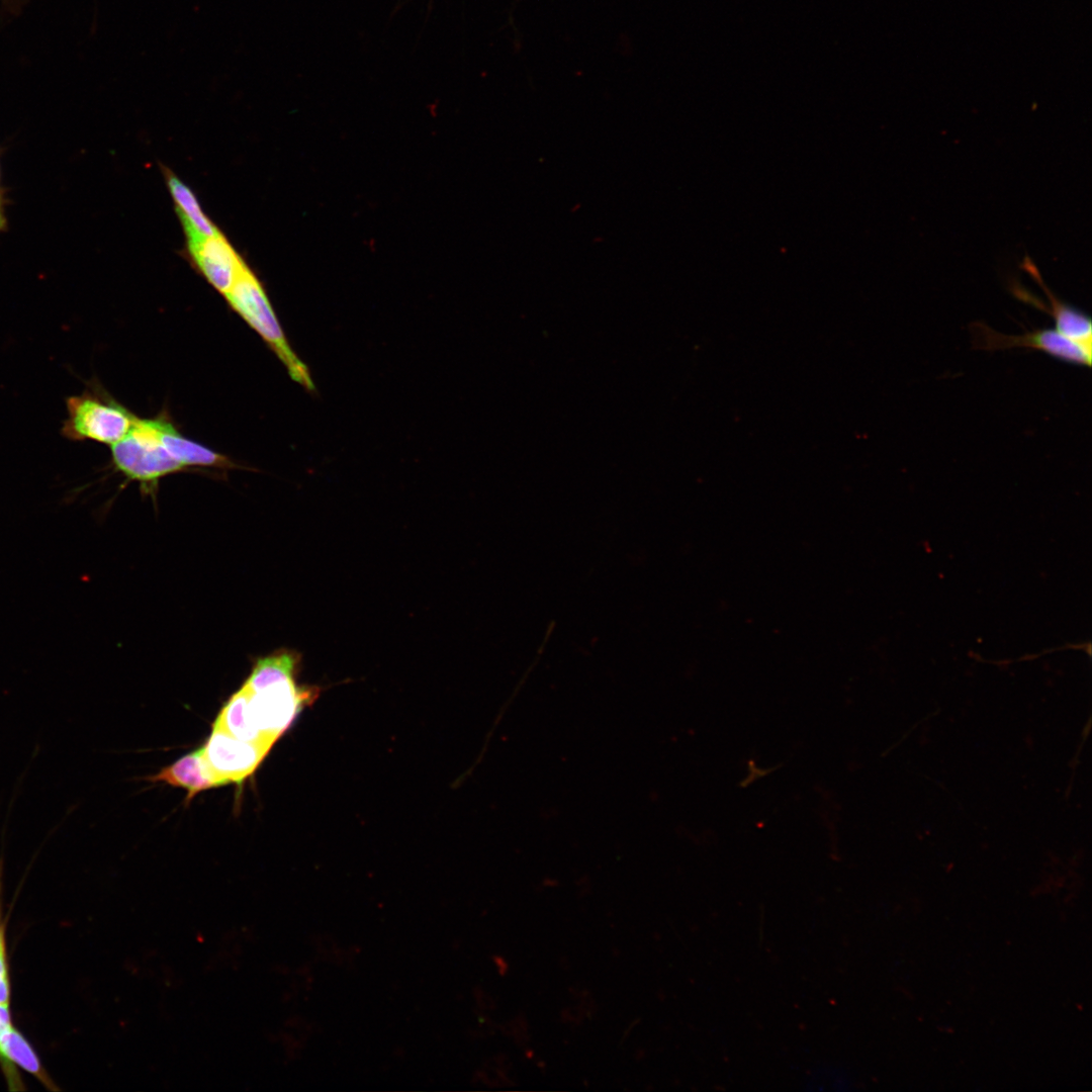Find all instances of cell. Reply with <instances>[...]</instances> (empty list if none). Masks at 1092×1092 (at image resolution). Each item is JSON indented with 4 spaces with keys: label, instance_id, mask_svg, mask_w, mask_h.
Masks as SVG:
<instances>
[{
    "label": "cell",
    "instance_id": "cell-11",
    "mask_svg": "<svg viewBox=\"0 0 1092 1092\" xmlns=\"http://www.w3.org/2000/svg\"><path fill=\"white\" fill-rule=\"evenodd\" d=\"M0 1062L10 1085L18 1089L13 1064L32 1074L48 1088L56 1090L54 1083L46 1073L40 1061L27 1039L13 1027L0 1035Z\"/></svg>",
    "mask_w": 1092,
    "mask_h": 1092
},
{
    "label": "cell",
    "instance_id": "cell-10",
    "mask_svg": "<svg viewBox=\"0 0 1092 1092\" xmlns=\"http://www.w3.org/2000/svg\"><path fill=\"white\" fill-rule=\"evenodd\" d=\"M148 781L185 789L188 802L202 791L222 786L208 770L201 749L182 756L171 765L148 778Z\"/></svg>",
    "mask_w": 1092,
    "mask_h": 1092
},
{
    "label": "cell",
    "instance_id": "cell-1",
    "mask_svg": "<svg viewBox=\"0 0 1092 1092\" xmlns=\"http://www.w3.org/2000/svg\"><path fill=\"white\" fill-rule=\"evenodd\" d=\"M299 665L298 652L279 649L258 658L242 686L256 726L273 745L321 694L318 687L297 681Z\"/></svg>",
    "mask_w": 1092,
    "mask_h": 1092
},
{
    "label": "cell",
    "instance_id": "cell-8",
    "mask_svg": "<svg viewBox=\"0 0 1092 1092\" xmlns=\"http://www.w3.org/2000/svg\"><path fill=\"white\" fill-rule=\"evenodd\" d=\"M155 420L161 444L186 470L191 467L223 470L236 467L226 456L184 437L167 416L160 415Z\"/></svg>",
    "mask_w": 1092,
    "mask_h": 1092
},
{
    "label": "cell",
    "instance_id": "cell-16",
    "mask_svg": "<svg viewBox=\"0 0 1092 1092\" xmlns=\"http://www.w3.org/2000/svg\"><path fill=\"white\" fill-rule=\"evenodd\" d=\"M6 199L0 183V233L7 230V217L5 213Z\"/></svg>",
    "mask_w": 1092,
    "mask_h": 1092
},
{
    "label": "cell",
    "instance_id": "cell-2",
    "mask_svg": "<svg viewBox=\"0 0 1092 1092\" xmlns=\"http://www.w3.org/2000/svg\"><path fill=\"white\" fill-rule=\"evenodd\" d=\"M223 296L229 306L260 336L282 362L291 379L306 389L313 390L314 384L307 366L289 345L262 283L248 266L241 271Z\"/></svg>",
    "mask_w": 1092,
    "mask_h": 1092
},
{
    "label": "cell",
    "instance_id": "cell-9",
    "mask_svg": "<svg viewBox=\"0 0 1092 1092\" xmlns=\"http://www.w3.org/2000/svg\"><path fill=\"white\" fill-rule=\"evenodd\" d=\"M1022 268L1029 273L1043 290L1050 303L1049 307L1043 308L1053 317L1055 329L1069 339L1088 348H1092V324L1090 316L1077 307L1060 300L1046 287L1040 273L1028 257L1024 258Z\"/></svg>",
    "mask_w": 1092,
    "mask_h": 1092
},
{
    "label": "cell",
    "instance_id": "cell-15",
    "mask_svg": "<svg viewBox=\"0 0 1092 1092\" xmlns=\"http://www.w3.org/2000/svg\"><path fill=\"white\" fill-rule=\"evenodd\" d=\"M12 1027L8 1006L0 1005V1035Z\"/></svg>",
    "mask_w": 1092,
    "mask_h": 1092
},
{
    "label": "cell",
    "instance_id": "cell-7",
    "mask_svg": "<svg viewBox=\"0 0 1092 1092\" xmlns=\"http://www.w3.org/2000/svg\"><path fill=\"white\" fill-rule=\"evenodd\" d=\"M194 266L207 282L224 295L247 266L222 234L187 242Z\"/></svg>",
    "mask_w": 1092,
    "mask_h": 1092
},
{
    "label": "cell",
    "instance_id": "cell-5",
    "mask_svg": "<svg viewBox=\"0 0 1092 1092\" xmlns=\"http://www.w3.org/2000/svg\"><path fill=\"white\" fill-rule=\"evenodd\" d=\"M972 346L978 350L1000 351L1025 348L1043 352L1056 359L1080 366L1091 365V348L1083 346L1055 328L1036 329L1021 335H1007L983 323L970 326Z\"/></svg>",
    "mask_w": 1092,
    "mask_h": 1092
},
{
    "label": "cell",
    "instance_id": "cell-3",
    "mask_svg": "<svg viewBox=\"0 0 1092 1092\" xmlns=\"http://www.w3.org/2000/svg\"><path fill=\"white\" fill-rule=\"evenodd\" d=\"M67 417L61 435L70 441H94L112 446L122 440L138 419L97 382L65 399Z\"/></svg>",
    "mask_w": 1092,
    "mask_h": 1092
},
{
    "label": "cell",
    "instance_id": "cell-6",
    "mask_svg": "<svg viewBox=\"0 0 1092 1092\" xmlns=\"http://www.w3.org/2000/svg\"><path fill=\"white\" fill-rule=\"evenodd\" d=\"M200 749L208 770L222 786L242 785L270 751L264 745L238 739L216 728H212Z\"/></svg>",
    "mask_w": 1092,
    "mask_h": 1092
},
{
    "label": "cell",
    "instance_id": "cell-14",
    "mask_svg": "<svg viewBox=\"0 0 1092 1092\" xmlns=\"http://www.w3.org/2000/svg\"><path fill=\"white\" fill-rule=\"evenodd\" d=\"M10 1001V984L8 964L5 949L0 950V1005L8 1006Z\"/></svg>",
    "mask_w": 1092,
    "mask_h": 1092
},
{
    "label": "cell",
    "instance_id": "cell-13",
    "mask_svg": "<svg viewBox=\"0 0 1092 1092\" xmlns=\"http://www.w3.org/2000/svg\"><path fill=\"white\" fill-rule=\"evenodd\" d=\"M212 728L224 731L238 739L258 743L270 749L273 746L256 726L251 715L248 695L243 687L232 695L221 708Z\"/></svg>",
    "mask_w": 1092,
    "mask_h": 1092
},
{
    "label": "cell",
    "instance_id": "cell-17",
    "mask_svg": "<svg viewBox=\"0 0 1092 1092\" xmlns=\"http://www.w3.org/2000/svg\"><path fill=\"white\" fill-rule=\"evenodd\" d=\"M3 949H5L4 932H3V928H2V926L0 924V950H3Z\"/></svg>",
    "mask_w": 1092,
    "mask_h": 1092
},
{
    "label": "cell",
    "instance_id": "cell-4",
    "mask_svg": "<svg viewBox=\"0 0 1092 1092\" xmlns=\"http://www.w3.org/2000/svg\"><path fill=\"white\" fill-rule=\"evenodd\" d=\"M111 461L115 471L153 496L162 477L185 470L161 444L155 418L138 417L130 432L111 446Z\"/></svg>",
    "mask_w": 1092,
    "mask_h": 1092
},
{
    "label": "cell",
    "instance_id": "cell-12",
    "mask_svg": "<svg viewBox=\"0 0 1092 1092\" xmlns=\"http://www.w3.org/2000/svg\"><path fill=\"white\" fill-rule=\"evenodd\" d=\"M166 180L176 210L185 231L187 242L219 234V230L204 213L192 190L177 176L166 171Z\"/></svg>",
    "mask_w": 1092,
    "mask_h": 1092
}]
</instances>
